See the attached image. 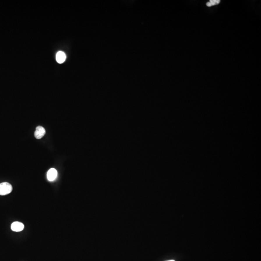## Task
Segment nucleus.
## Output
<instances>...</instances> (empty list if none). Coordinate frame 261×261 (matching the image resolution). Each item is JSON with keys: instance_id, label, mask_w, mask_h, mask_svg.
<instances>
[{"instance_id": "f257e3e1", "label": "nucleus", "mask_w": 261, "mask_h": 261, "mask_svg": "<svg viewBox=\"0 0 261 261\" xmlns=\"http://www.w3.org/2000/svg\"><path fill=\"white\" fill-rule=\"evenodd\" d=\"M13 188L11 185L8 182L0 183V195H6L11 193Z\"/></svg>"}, {"instance_id": "f03ea898", "label": "nucleus", "mask_w": 261, "mask_h": 261, "mask_svg": "<svg viewBox=\"0 0 261 261\" xmlns=\"http://www.w3.org/2000/svg\"><path fill=\"white\" fill-rule=\"evenodd\" d=\"M11 228L13 231L17 232L22 231L24 229V224L19 221H15L12 223Z\"/></svg>"}, {"instance_id": "7ed1b4c3", "label": "nucleus", "mask_w": 261, "mask_h": 261, "mask_svg": "<svg viewBox=\"0 0 261 261\" xmlns=\"http://www.w3.org/2000/svg\"><path fill=\"white\" fill-rule=\"evenodd\" d=\"M45 133V128L42 126H39L36 128V131L34 132V136L36 139H40L43 137Z\"/></svg>"}, {"instance_id": "20e7f679", "label": "nucleus", "mask_w": 261, "mask_h": 261, "mask_svg": "<svg viewBox=\"0 0 261 261\" xmlns=\"http://www.w3.org/2000/svg\"><path fill=\"white\" fill-rule=\"evenodd\" d=\"M58 172L56 169L55 168L50 169L47 173V178L50 181H53L55 180L57 178Z\"/></svg>"}, {"instance_id": "39448f33", "label": "nucleus", "mask_w": 261, "mask_h": 261, "mask_svg": "<svg viewBox=\"0 0 261 261\" xmlns=\"http://www.w3.org/2000/svg\"><path fill=\"white\" fill-rule=\"evenodd\" d=\"M66 55L63 51H59L56 56V60L59 64H62L66 60Z\"/></svg>"}, {"instance_id": "423d86ee", "label": "nucleus", "mask_w": 261, "mask_h": 261, "mask_svg": "<svg viewBox=\"0 0 261 261\" xmlns=\"http://www.w3.org/2000/svg\"><path fill=\"white\" fill-rule=\"evenodd\" d=\"M220 3V0H211V1L207 3V6L208 7H210V6H212L218 4V3Z\"/></svg>"}, {"instance_id": "0eeeda50", "label": "nucleus", "mask_w": 261, "mask_h": 261, "mask_svg": "<svg viewBox=\"0 0 261 261\" xmlns=\"http://www.w3.org/2000/svg\"><path fill=\"white\" fill-rule=\"evenodd\" d=\"M174 261V260H169V261Z\"/></svg>"}]
</instances>
